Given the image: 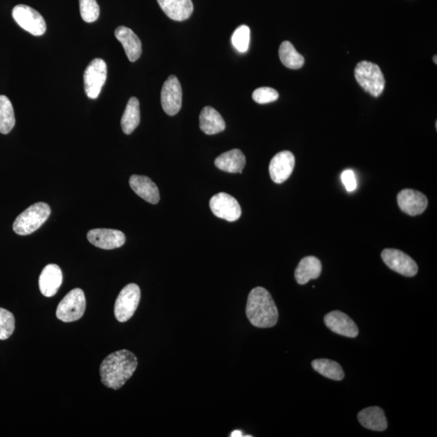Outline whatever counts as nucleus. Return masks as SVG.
Masks as SVG:
<instances>
[{
    "label": "nucleus",
    "mask_w": 437,
    "mask_h": 437,
    "mask_svg": "<svg viewBox=\"0 0 437 437\" xmlns=\"http://www.w3.org/2000/svg\"><path fill=\"white\" fill-rule=\"evenodd\" d=\"M279 55L282 64L290 69H300L305 64L304 57L298 53L295 47L288 41H285L280 45Z\"/></svg>",
    "instance_id": "nucleus-25"
},
{
    "label": "nucleus",
    "mask_w": 437,
    "mask_h": 437,
    "mask_svg": "<svg viewBox=\"0 0 437 437\" xmlns=\"http://www.w3.org/2000/svg\"><path fill=\"white\" fill-rule=\"evenodd\" d=\"M140 298V288L137 284L130 283L123 288L115 301L116 319L120 322L130 320L139 306Z\"/></svg>",
    "instance_id": "nucleus-6"
},
{
    "label": "nucleus",
    "mask_w": 437,
    "mask_h": 437,
    "mask_svg": "<svg viewBox=\"0 0 437 437\" xmlns=\"http://www.w3.org/2000/svg\"><path fill=\"white\" fill-rule=\"evenodd\" d=\"M12 17L19 26L33 36H41L46 32V24L44 17L30 7L19 4L13 8Z\"/></svg>",
    "instance_id": "nucleus-8"
},
{
    "label": "nucleus",
    "mask_w": 437,
    "mask_h": 437,
    "mask_svg": "<svg viewBox=\"0 0 437 437\" xmlns=\"http://www.w3.org/2000/svg\"><path fill=\"white\" fill-rule=\"evenodd\" d=\"M246 163L245 156L239 149H232L218 156L215 165L218 169L230 174H241Z\"/></svg>",
    "instance_id": "nucleus-21"
},
{
    "label": "nucleus",
    "mask_w": 437,
    "mask_h": 437,
    "mask_svg": "<svg viewBox=\"0 0 437 437\" xmlns=\"http://www.w3.org/2000/svg\"><path fill=\"white\" fill-rule=\"evenodd\" d=\"M107 79V66L102 59H95L84 73L85 93L90 99H97Z\"/></svg>",
    "instance_id": "nucleus-7"
},
{
    "label": "nucleus",
    "mask_w": 437,
    "mask_h": 437,
    "mask_svg": "<svg viewBox=\"0 0 437 437\" xmlns=\"http://www.w3.org/2000/svg\"><path fill=\"white\" fill-rule=\"evenodd\" d=\"M80 16L87 23L96 21L100 15L97 0H80Z\"/></svg>",
    "instance_id": "nucleus-30"
},
{
    "label": "nucleus",
    "mask_w": 437,
    "mask_h": 437,
    "mask_svg": "<svg viewBox=\"0 0 437 437\" xmlns=\"http://www.w3.org/2000/svg\"><path fill=\"white\" fill-rule=\"evenodd\" d=\"M250 30L247 26L242 25L236 28L232 36V44L240 53H245L249 49Z\"/></svg>",
    "instance_id": "nucleus-28"
},
{
    "label": "nucleus",
    "mask_w": 437,
    "mask_h": 437,
    "mask_svg": "<svg viewBox=\"0 0 437 437\" xmlns=\"http://www.w3.org/2000/svg\"><path fill=\"white\" fill-rule=\"evenodd\" d=\"M326 326L334 333L348 338H355L359 335L357 326L346 313L335 310L332 311L324 317Z\"/></svg>",
    "instance_id": "nucleus-14"
},
{
    "label": "nucleus",
    "mask_w": 437,
    "mask_h": 437,
    "mask_svg": "<svg viewBox=\"0 0 437 437\" xmlns=\"http://www.w3.org/2000/svg\"><path fill=\"white\" fill-rule=\"evenodd\" d=\"M50 213L48 204L42 202L33 204L17 217L13 230L21 236L32 234L48 220Z\"/></svg>",
    "instance_id": "nucleus-3"
},
{
    "label": "nucleus",
    "mask_w": 437,
    "mask_h": 437,
    "mask_svg": "<svg viewBox=\"0 0 437 437\" xmlns=\"http://www.w3.org/2000/svg\"><path fill=\"white\" fill-rule=\"evenodd\" d=\"M320 260L310 256L301 259L295 270V278L299 284H306L310 280L320 277L322 273Z\"/></svg>",
    "instance_id": "nucleus-23"
},
{
    "label": "nucleus",
    "mask_w": 437,
    "mask_h": 437,
    "mask_svg": "<svg viewBox=\"0 0 437 437\" xmlns=\"http://www.w3.org/2000/svg\"><path fill=\"white\" fill-rule=\"evenodd\" d=\"M16 124L12 102L6 96H0V133L8 134Z\"/></svg>",
    "instance_id": "nucleus-27"
},
{
    "label": "nucleus",
    "mask_w": 437,
    "mask_h": 437,
    "mask_svg": "<svg viewBox=\"0 0 437 437\" xmlns=\"http://www.w3.org/2000/svg\"><path fill=\"white\" fill-rule=\"evenodd\" d=\"M158 2L166 15L176 21L187 20L194 11L192 0H158Z\"/></svg>",
    "instance_id": "nucleus-19"
},
{
    "label": "nucleus",
    "mask_w": 437,
    "mask_h": 437,
    "mask_svg": "<svg viewBox=\"0 0 437 437\" xmlns=\"http://www.w3.org/2000/svg\"><path fill=\"white\" fill-rule=\"evenodd\" d=\"M115 35L124 48L128 59L136 62L142 54L141 41L131 28L125 26L118 27Z\"/></svg>",
    "instance_id": "nucleus-18"
},
{
    "label": "nucleus",
    "mask_w": 437,
    "mask_h": 437,
    "mask_svg": "<svg viewBox=\"0 0 437 437\" xmlns=\"http://www.w3.org/2000/svg\"><path fill=\"white\" fill-rule=\"evenodd\" d=\"M358 420L361 425L369 430L382 431L388 427L387 417L378 407L365 408L360 411Z\"/></svg>",
    "instance_id": "nucleus-22"
},
{
    "label": "nucleus",
    "mask_w": 437,
    "mask_h": 437,
    "mask_svg": "<svg viewBox=\"0 0 437 437\" xmlns=\"http://www.w3.org/2000/svg\"><path fill=\"white\" fill-rule=\"evenodd\" d=\"M140 122V102L136 97H131L127 104L122 117L121 126L126 135H131Z\"/></svg>",
    "instance_id": "nucleus-24"
},
{
    "label": "nucleus",
    "mask_w": 437,
    "mask_h": 437,
    "mask_svg": "<svg viewBox=\"0 0 437 437\" xmlns=\"http://www.w3.org/2000/svg\"><path fill=\"white\" fill-rule=\"evenodd\" d=\"M199 127L206 135L212 136L225 131L226 124L220 113L211 106H206L199 115Z\"/></svg>",
    "instance_id": "nucleus-20"
},
{
    "label": "nucleus",
    "mask_w": 437,
    "mask_h": 437,
    "mask_svg": "<svg viewBox=\"0 0 437 437\" xmlns=\"http://www.w3.org/2000/svg\"><path fill=\"white\" fill-rule=\"evenodd\" d=\"M356 82L365 92L379 97L384 91V78L379 66L368 61H361L355 68Z\"/></svg>",
    "instance_id": "nucleus-4"
},
{
    "label": "nucleus",
    "mask_w": 437,
    "mask_h": 437,
    "mask_svg": "<svg viewBox=\"0 0 437 437\" xmlns=\"http://www.w3.org/2000/svg\"><path fill=\"white\" fill-rule=\"evenodd\" d=\"M342 182H343L344 187L348 192H353L355 189L357 188V182L355 174L351 169H346L342 174Z\"/></svg>",
    "instance_id": "nucleus-32"
},
{
    "label": "nucleus",
    "mask_w": 437,
    "mask_h": 437,
    "mask_svg": "<svg viewBox=\"0 0 437 437\" xmlns=\"http://www.w3.org/2000/svg\"><path fill=\"white\" fill-rule=\"evenodd\" d=\"M86 310V299L82 289L71 290L59 304L56 316L64 322L80 319Z\"/></svg>",
    "instance_id": "nucleus-5"
},
{
    "label": "nucleus",
    "mask_w": 437,
    "mask_h": 437,
    "mask_svg": "<svg viewBox=\"0 0 437 437\" xmlns=\"http://www.w3.org/2000/svg\"><path fill=\"white\" fill-rule=\"evenodd\" d=\"M383 262L397 273L407 277H413L418 272V266L410 256L396 249H386L382 251Z\"/></svg>",
    "instance_id": "nucleus-10"
},
{
    "label": "nucleus",
    "mask_w": 437,
    "mask_h": 437,
    "mask_svg": "<svg viewBox=\"0 0 437 437\" xmlns=\"http://www.w3.org/2000/svg\"><path fill=\"white\" fill-rule=\"evenodd\" d=\"M295 166V156L289 151H283L270 160L269 172L275 183L281 184L291 176Z\"/></svg>",
    "instance_id": "nucleus-13"
},
{
    "label": "nucleus",
    "mask_w": 437,
    "mask_h": 437,
    "mask_svg": "<svg viewBox=\"0 0 437 437\" xmlns=\"http://www.w3.org/2000/svg\"><path fill=\"white\" fill-rule=\"evenodd\" d=\"M243 434H242V432L240 430H235L234 431L232 432L230 436L231 437H241V436H244L243 435H242Z\"/></svg>",
    "instance_id": "nucleus-33"
},
{
    "label": "nucleus",
    "mask_w": 437,
    "mask_h": 437,
    "mask_svg": "<svg viewBox=\"0 0 437 437\" xmlns=\"http://www.w3.org/2000/svg\"><path fill=\"white\" fill-rule=\"evenodd\" d=\"M87 237L90 243L103 250L120 248L126 242L124 234L115 230H92L88 232Z\"/></svg>",
    "instance_id": "nucleus-12"
},
{
    "label": "nucleus",
    "mask_w": 437,
    "mask_h": 437,
    "mask_svg": "<svg viewBox=\"0 0 437 437\" xmlns=\"http://www.w3.org/2000/svg\"><path fill=\"white\" fill-rule=\"evenodd\" d=\"M161 104L164 111L169 116L177 115L182 108L183 90L180 82L174 75L165 80L161 90Z\"/></svg>",
    "instance_id": "nucleus-9"
},
{
    "label": "nucleus",
    "mask_w": 437,
    "mask_h": 437,
    "mask_svg": "<svg viewBox=\"0 0 437 437\" xmlns=\"http://www.w3.org/2000/svg\"><path fill=\"white\" fill-rule=\"evenodd\" d=\"M252 97L255 102L259 104H268L277 101L279 98V93L272 88L262 87L256 89Z\"/></svg>",
    "instance_id": "nucleus-31"
},
{
    "label": "nucleus",
    "mask_w": 437,
    "mask_h": 437,
    "mask_svg": "<svg viewBox=\"0 0 437 437\" xmlns=\"http://www.w3.org/2000/svg\"><path fill=\"white\" fill-rule=\"evenodd\" d=\"M129 183L133 192L145 201L151 204H156L160 201L158 187L146 176L132 175Z\"/></svg>",
    "instance_id": "nucleus-17"
},
{
    "label": "nucleus",
    "mask_w": 437,
    "mask_h": 437,
    "mask_svg": "<svg viewBox=\"0 0 437 437\" xmlns=\"http://www.w3.org/2000/svg\"><path fill=\"white\" fill-rule=\"evenodd\" d=\"M138 360L128 350L117 351L106 356L100 367L102 382L108 388L121 389L136 372Z\"/></svg>",
    "instance_id": "nucleus-1"
},
{
    "label": "nucleus",
    "mask_w": 437,
    "mask_h": 437,
    "mask_svg": "<svg viewBox=\"0 0 437 437\" xmlns=\"http://www.w3.org/2000/svg\"><path fill=\"white\" fill-rule=\"evenodd\" d=\"M398 203L403 212L410 216L420 215L427 207V197L415 189H406L398 194Z\"/></svg>",
    "instance_id": "nucleus-15"
},
{
    "label": "nucleus",
    "mask_w": 437,
    "mask_h": 437,
    "mask_svg": "<svg viewBox=\"0 0 437 437\" xmlns=\"http://www.w3.org/2000/svg\"><path fill=\"white\" fill-rule=\"evenodd\" d=\"M246 315L256 327L270 328L277 324L278 308L267 289L257 287L251 290L247 300Z\"/></svg>",
    "instance_id": "nucleus-2"
},
{
    "label": "nucleus",
    "mask_w": 437,
    "mask_h": 437,
    "mask_svg": "<svg viewBox=\"0 0 437 437\" xmlns=\"http://www.w3.org/2000/svg\"><path fill=\"white\" fill-rule=\"evenodd\" d=\"M63 283V272L56 264L46 266L39 277V288L42 295L52 297L58 292Z\"/></svg>",
    "instance_id": "nucleus-16"
},
{
    "label": "nucleus",
    "mask_w": 437,
    "mask_h": 437,
    "mask_svg": "<svg viewBox=\"0 0 437 437\" xmlns=\"http://www.w3.org/2000/svg\"><path fill=\"white\" fill-rule=\"evenodd\" d=\"M436 58H437V56L434 55V62L435 64H437Z\"/></svg>",
    "instance_id": "nucleus-34"
},
{
    "label": "nucleus",
    "mask_w": 437,
    "mask_h": 437,
    "mask_svg": "<svg viewBox=\"0 0 437 437\" xmlns=\"http://www.w3.org/2000/svg\"><path fill=\"white\" fill-rule=\"evenodd\" d=\"M15 331V317L10 311L0 308V340H6Z\"/></svg>",
    "instance_id": "nucleus-29"
},
{
    "label": "nucleus",
    "mask_w": 437,
    "mask_h": 437,
    "mask_svg": "<svg viewBox=\"0 0 437 437\" xmlns=\"http://www.w3.org/2000/svg\"><path fill=\"white\" fill-rule=\"evenodd\" d=\"M312 367L322 376L334 380V381H342L345 377L344 369H342L341 365L331 360H313Z\"/></svg>",
    "instance_id": "nucleus-26"
},
{
    "label": "nucleus",
    "mask_w": 437,
    "mask_h": 437,
    "mask_svg": "<svg viewBox=\"0 0 437 437\" xmlns=\"http://www.w3.org/2000/svg\"><path fill=\"white\" fill-rule=\"evenodd\" d=\"M210 207L214 215L230 222L240 218L241 209L236 199L229 194L218 193L210 201Z\"/></svg>",
    "instance_id": "nucleus-11"
}]
</instances>
